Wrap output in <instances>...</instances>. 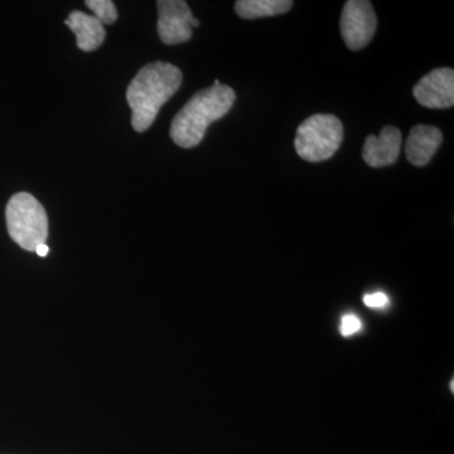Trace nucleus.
Segmentation results:
<instances>
[{
	"instance_id": "nucleus-1",
	"label": "nucleus",
	"mask_w": 454,
	"mask_h": 454,
	"mask_svg": "<svg viewBox=\"0 0 454 454\" xmlns=\"http://www.w3.org/2000/svg\"><path fill=\"white\" fill-rule=\"evenodd\" d=\"M182 80L177 66L167 62L146 65L137 74L127 90L134 130L143 133L152 127L160 107L181 88Z\"/></svg>"
},
{
	"instance_id": "nucleus-2",
	"label": "nucleus",
	"mask_w": 454,
	"mask_h": 454,
	"mask_svg": "<svg viewBox=\"0 0 454 454\" xmlns=\"http://www.w3.org/2000/svg\"><path fill=\"white\" fill-rule=\"evenodd\" d=\"M235 98L234 90L223 83L197 92L173 119L170 138L181 148L199 145L211 122L223 118Z\"/></svg>"
},
{
	"instance_id": "nucleus-3",
	"label": "nucleus",
	"mask_w": 454,
	"mask_h": 454,
	"mask_svg": "<svg viewBox=\"0 0 454 454\" xmlns=\"http://www.w3.org/2000/svg\"><path fill=\"white\" fill-rule=\"evenodd\" d=\"M5 220L9 235L27 252H35L37 247L46 244L49 217L35 197L26 192L12 197L5 210Z\"/></svg>"
},
{
	"instance_id": "nucleus-4",
	"label": "nucleus",
	"mask_w": 454,
	"mask_h": 454,
	"mask_svg": "<svg viewBox=\"0 0 454 454\" xmlns=\"http://www.w3.org/2000/svg\"><path fill=\"white\" fill-rule=\"evenodd\" d=\"M342 140V121L331 114H316L298 127L294 148L307 162H324L339 151Z\"/></svg>"
},
{
	"instance_id": "nucleus-5",
	"label": "nucleus",
	"mask_w": 454,
	"mask_h": 454,
	"mask_svg": "<svg viewBox=\"0 0 454 454\" xmlns=\"http://www.w3.org/2000/svg\"><path fill=\"white\" fill-rule=\"evenodd\" d=\"M378 27V18L372 3L366 0H349L340 16V33L349 50H363L372 40Z\"/></svg>"
},
{
	"instance_id": "nucleus-6",
	"label": "nucleus",
	"mask_w": 454,
	"mask_h": 454,
	"mask_svg": "<svg viewBox=\"0 0 454 454\" xmlns=\"http://www.w3.org/2000/svg\"><path fill=\"white\" fill-rule=\"evenodd\" d=\"M158 5V35L164 44L184 43L192 37V28L200 27L199 20L184 0H160Z\"/></svg>"
},
{
	"instance_id": "nucleus-7",
	"label": "nucleus",
	"mask_w": 454,
	"mask_h": 454,
	"mask_svg": "<svg viewBox=\"0 0 454 454\" xmlns=\"http://www.w3.org/2000/svg\"><path fill=\"white\" fill-rule=\"evenodd\" d=\"M415 100L428 109H448L454 104V71L437 68L414 86Z\"/></svg>"
},
{
	"instance_id": "nucleus-8",
	"label": "nucleus",
	"mask_w": 454,
	"mask_h": 454,
	"mask_svg": "<svg viewBox=\"0 0 454 454\" xmlns=\"http://www.w3.org/2000/svg\"><path fill=\"white\" fill-rule=\"evenodd\" d=\"M402 146V131L387 125L380 136H369L364 145L363 158L372 168L391 166L396 162Z\"/></svg>"
},
{
	"instance_id": "nucleus-9",
	"label": "nucleus",
	"mask_w": 454,
	"mask_h": 454,
	"mask_svg": "<svg viewBox=\"0 0 454 454\" xmlns=\"http://www.w3.org/2000/svg\"><path fill=\"white\" fill-rule=\"evenodd\" d=\"M443 134L438 128L432 125H415L406 140V158L413 166H427L441 146Z\"/></svg>"
},
{
	"instance_id": "nucleus-10",
	"label": "nucleus",
	"mask_w": 454,
	"mask_h": 454,
	"mask_svg": "<svg viewBox=\"0 0 454 454\" xmlns=\"http://www.w3.org/2000/svg\"><path fill=\"white\" fill-rule=\"evenodd\" d=\"M65 25L76 35L77 47L85 52L98 50L106 41V28L94 16L79 11L73 12L65 20Z\"/></svg>"
},
{
	"instance_id": "nucleus-11",
	"label": "nucleus",
	"mask_w": 454,
	"mask_h": 454,
	"mask_svg": "<svg viewBox=\"0 0 454 454\" xmlns=\"http://www.w3.org/2000/svg\"><path fill=\"white\" fill-rule=\"evenodd\" d=\"M293 4L291 0H238L235 11L243 20H258L286 13Z\"/></svg>"
},
{
	"instance_id": "nucleus-12",
	"label": "nucleus",
	"mask_w": 454,
	"mask_h": 454,
	"mask_svg": "<svg viewBox=\"0 0 454 454\" xmlns=\"http://www.w3.org/2000/svg\"><path fill=\"white\" fill-rule=\"evenodd\" d=\"M85 4L103 25H114L118 20V11L112 0H86Z\"/></svg>"
},
{
	"instance_id": "nucleus-13",
	"label": "nucleus",
	"mask_w": 454,
	"mask_h": 454,
	"mask_svg": "<svg viewBox=\"0 0 454 454\" xmlns=\"http://www.w3.org/2000/svg\"><path fill=\"white\" fill-rule=\"evenodd\" d=\"M363 328L361 319L355 315H346L342 317L340 321V333L343 337H349L352 334L357 333Z\"/></svg>"
},
{
	"instance_id": "nucleus-14",
	"label": "nucleus",
	"mask_w": 454,
	"mask_h": 454,
	"mask_svg": "<svg viewBox=\"0 0 454 454\" xmlns=\"http://www.w3.org/2000/svg\"><path fill=\"white\" fill-rule=\"evenodd\" d=\"M364 303L369 309H385L389 304V297L385 293L376 292L372 293V294H366L364 297Z\"/></svg>"
},
{
	"instance_id": "nucleus-15",
	"label": "nucleus",
	"mask_w": 454,
	"mask_h": 454,
	"mask_svg": "<svg viewBox=\"0 0 454 454\" xmlns=\"http://www.w3.org/2000/svg\"><path fill=\"white\" fill-rule=\"evenodd\" d=\"M35 253H37V255H40L41 258H44V256L49 255L50 247H47L46 244H42L40 245V247H37V249H35Z\"/></svg>"
}]
</instances>
